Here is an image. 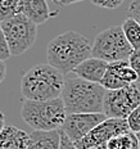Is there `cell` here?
<instances>
[{
	"mask_svg": "<svg viewBox=\"0 0 140 149\" xmlns=\"http://www.w3.org/2000/svg\"><path fill=\"white\" fill-rule=\"evenodd\" d=\"M88 37L76 31H67L52 40L46 49L48 63L63 74L72 72L73 68L91 55Z\"/></svg>",
	"mask_w": 140,
	"mask_h": 149,
	"instance_id": "6da1fadb",
	"label": "cell"
},
{
	"mask_svg": "<svg viewBox=\"0 0 140 149\" xmlns=\"http://www.w3.org/2000/svg\"><path fill=\"white\" fill-rule=\"evenodd\" d=\"M105 90L100 84L89 82L70 72L64 76V86L61 98L67 114L103 113Z\"/></svg>",
	"mask_w": 140,
	"mask_h": 149,
	"instance_id": "7a4b0ae2",
	"label": "cell"
},
{
	"mask_svg": "<svg viewBox=\"0 0 140 149\" xmlns=\"http://www.w3.org/2000/svg\"><path fill=\"white\" fill-rule=\"evenodd\" d=\"M64 74L50 64H36L22 76L21 91L26 100H50L61 98Z\"/></svg>",
	"mask_w": 140,
	"mask_h": 149,
	"instance_id": "3957f363",
	"label": "cell"
},
{
	"mask_svg": "<svg viewBox=\"0 0 140 149\" xmlns=\"http://www.w3.org/2000/svg\"><path fill=\"white\" fill-rule=\"evenodd\" d=\"M21 116L33 130L52 131L62 129L67 112L62 98L50 100H24Z\"/></svg>",
	"mask_w": 140,
	"mask_h": 149,
	"instance_id": "277c9868",
	"label": "cell"
},
{
	"mask_svg": "<svg viewBox=\"0 0 140 149\" xmlns=\"http://www.w3.org/2000/svg\"><path fill=\"white\" fill-rule=\"evenodd\" d=\"M134 52L127 41L121 26H112L102 31L95 37L91 48V55L108 63L117 61H129Z\"/></svg>",
	"mask_w": 140,
	"mask_h": 149,
	"instance_id": "5b68a950",
	"label": "cell"
},
{
	"mask_svg": "<svg viewBox=\"0 0 140 149\" xmlns=\"http://www.w3.org/2000/svg\"><path fill=\"white\" fill-rule=\"evenodd\" d=\"M0 24L4 31L10 55L20 57L35 44L37 24L31 22L23 14L18 13L4 22H0Z\"/></svg>",
	"mask_w": 140,
	"mask_h": 149,
	"instance_id": "8992f818",
	"label": "cell"
},
{
	"mask_svg": "<svg viewBox=\"0 0 140 149\" xmlns=\"http://www.w3.org/2000/svg\"><path fill=\"white\" fill-rule=\"evenodd\" d=\"M140 105V89L136 84L117 90H107L103 102V113L108 118L126 120Z\"/></svg>",
	"mask_w": 140,
	"mask_h": 149,
	"instance_id": "52a82bcc",
	"label": "cell"
},
{
	"mask_svg": "<svg viewBox=\"0 0 140 149\" xmlns=\"http://www.w3.org/2000/svg\"><path fill=\"white\" fill-rule=\"evenodd\" d=\"M130 132L127 121L123 118H105L80 141L75 143L77 149L107 148V143L113 136Z\"/></svg>",
	"mask_w": 140,
	"mask_h": 149,
	"instance_id": "ba28073f",
	"label": "cell"
},
{
	"mask_svg": "<svg viewBox=\"0 0 140 149\" xmlns=\"http://www.w3.org/2000/svg\"><path fill=\"white\" fill-rule=\"evenodd\" d=\"M105 118L104 113H71L67 114L62 130L73 143H77Z\"/></svg>",
	"mask_w": 140,
	"mask_h": 149,
	"instance_id": "9c48e42d",
	"label": "cell"
},
{
	"mask_svg": "<svg viewBox=\"0 0 140 149\" xmlns=\"http://www.w3.org/2000/svg\"><path fill=\"white\" fill-rule=\"evenodd\" d=\"M138 82V76L129 61H117L108 63L100 85L105 90H117Z\"/></svg>",
	"mask_w": 140,
	"mask_h": 149,
	"instance_id": "30bf717a",
	"label": "cell"
},
{
	"mask_svg": "<svg viewBox=\"0 0 140 149\" xmlns=\"http://www.w3.org/2000/svg\"><path fill=\"white\" fill-rule=\"evenodd\" d=\"M18 13L23 14L35 24H42L58 15V12H52L49 9L48 0H20Z\"/></svg>",
	"mask_w": 140,
	"mask_h": 149,
	"instance_id": "8fae6325",
	"label": "cell"
},
{
	"mask_svg": "<svg viewBox=\"0 0 140 149\" xmlns=\"http://www.w3.org/2000/svg\"><path fill=\"white\" fill-rule=\"evenodd\" d=\"M107 67H108V62L99 59V58H95V57H91V58L85 59L77 67H75L72 73H75L80 79L86 80L89 82L100 84L105 71H107Z\"/></svg>",
	"mask_w": 140,
	"mask_h": 149,
	"instance_id": "7c38bea8",
	"label": "cell"
},
{
	"mask_svg": "<svg viewBox=\"0 0 140 149\" xmlns=\"http://www.w3.org/2000/svg\"><path fill=\"white\" fill-rule=\"evenodd\" d=\"M30 134L15 126H5L0 132V149H29Z\"/></svg>",
	"mask_w": 140,
	"mask_h": 149,
	"instance_id": "4fadbf2b",
	"label": "cell"
},
{
	"mask_svg": "<svg viewBox=\"0 0 140 149\" xmlns=\"http://www.w3.org/2000/svg\"><path fill=\"white\" fill-rule=\"evenodd\" d=\"M31 143L35 149H59L61 148V129L52 131L33 130L30 134Z\"/></svg>",
	"mask_w": 140,
	"mask_h": 149,
	"instance_id": "5bb4252c",
	"label": "cell"
},
{
	"mask_svg": "<svg viewBox=\"0 0 140 149\" xmlns=\"http://www.w3.org/2000/svg\"><path fill=\"white\" fill-rule=\"evenodd\" d=\"M127 41L134 50L140 49V23L131 17H127L121 24Z\"/></svg>",
	"mask_w": 140,
	"mask_h": 149,
	"instance_id": "9a60e30c",
	"label": "cell"
},
{
	"mask_svg": "<svg viewBox=\"0 0 140 149\" xmlns=\"http://www.w3.org/2000/svg\"><path fill=\"white\" fill-rule=\"evenodd\" d=\"M138 139L134 132H126L117 136H113L107 143V149H131L135 140Z\"/></svg>",
	"mask_w": 140,
	"mask_h": 149,
	"instance_id": "2e32d148",
	"label": "cell"
},
{
	"mask_svg": "<svg viewBox=\"0 0 140 149\" xmlns=\"http://www.w3.org/2000/svg\"><path fill=\"white\" fill-rule=\"evenodd\" d=\"M20 0H3L0 1V22L9 19L18 14Z\"/></svg>",
	"mask_w": 140,
	"mask_h": 149,
	"instance_id": "e0dca14e",
	"label": "cell"
},
{
	"mask_svg": "<svg viewBox=\"0 0 140 149\" xmlns=\"http://www.w3.org/2000/svg\"><path fill=\"white\" fill-rule=\"evenodd\" d=\"M127 126H129L130 131L134 134H138L140 131V105L136 107L131 113L127 116Z\"/></svg>",
	"mask_w": 140,
	"mask_h": 149,
	"instance_id": "ac0fdd59",
	"label": "cell"
},
{
	"mask_svg": "<svg viewBox=\"0 0 140 149\" xmlns=\"http://www.w3.org/2000/svg\"><path fill=\"white\" fill-rule=\"evenodd\" d=\"M10 57V52H9V46L5 39L4 31L1 29V24H0V61H7Z\"/></svg>",
	"mask_w": 140,
	"mask_h": 149,
	"instance_id": "d6986e66",
	"label": "cell"
},
{
	"mask_svg": "<svg viewBox=\"0 0 140 149\" xmlns=\"http://www.w3.org/2000/svg\"><path fill=\"white\" fill-rule=\"evenodd\" d=\"M94 5L99 8H104V9H116L122 4L125 0H90Z\"/></svg>",
	"mask_w": 140,
	"mask_h": 149,
	"instance_id": "ffe728a7",
	"label": "cell"
},
{
	"mask_svg": "<svg viewBox=\"0 0 140 149\" xmlns=\"http://www.w3.org/2000/svg\"><path fill=\"white\" fill-rule=\"evenodd\" d=\"M129 63L138 76V82H140V49L134 50L129 58Z\"/></svg>",
	"mask_w": 140,
	"mask_h": 149,
	"instance_id": "44dd1931",
	"label": "cell"
},
{
	"mask_svg": "<svg viewBox=\"0 0 140 149\" xmlns=\"http://www.w3.org/2000/svg\"><path fill=\"white\" fill-rule=\"evenodd\" d=\"M127 13H129V17L134 18L140 23V0H132L127 9Z\"/></svg>",
	"mask_w": 140,
	"mask_h": 149,
	"instance_id": "7402d4cb",
	"label": "cell"
},
{
	"mask_svg": "<svg viewBox=\"0 0 140 149\" xmlns=\"http://www.w3.org/2000/svg\"><path fill=\"white\" fill-rule=\"evenodd\" d=\"M59 149H77L75 143L64 134L62 129H61V148Z\"/></svg>",
	"mask_w": 140,
	"mask_h": 149,
	"instance_id": "603a6c76",
	"label": "cell"
},
{
	"mask_svg": "<svg viewBox=\"0 0 140 149\" xmlns=\"http://www.w3.org/2000/svg\"><path fill=\"white\" fill-rule=\"evenodd\" d=\"M5 74H7V67H5L4 61H0V84L4 81Z\"/></svg>",
	"mask_w": 140,
	"mask_h": 149,
	"instance_id": "cb8c5ba5",
	"label": "cell"
},
{
	"mask_svg": "<svg viewBox=\"0 0 140 149\" xmlns=\"http://www.w3.org/2000/svg\"><path fill=\"white\" fill-rule=\"evenodd\" d=\"M80 1H84V0H59V5H71Z\"/></svg>",
	"mask_w": 140,
	"mask_h": 149,
	"instance_id": "d4e9b609",
	"label": "cell"
},
{
	"mask_svg": "<svg viewBox=\"0 0 140 149\" xmlns=\"http://www.w3.org/2000/svg\"><path fill=\"white\" fill-rule=\"evenodd\" d=\"M4 127H5V117H4V114L0 112V132L3 131Z\"/></svg>",
	"mask_w": 140,
	"mask_h": 149,
	"instance_id": "484cf974",
	"label": "cell"
},
{
	"mask_svg": "<svg viewBox=\"0 0 140 149\" xmlns=\"http://www.w3.org/2000/svg\"><path fill=\"white\" fill-rule=\"evenodd\" d=\"M48 1H50V3H54L55 5H57V4L59 5V0H48Z\"/></svg>",
	"mask_w": 140,
	"mask_h": 149,
	"instance_id": "4316f807",
	"label": "cell"
},
{
	"mask_svg": "<svg viewBox=\"0 0 140 149\" xmlns=\"http://www.w3.org/2000/svg\"><path fill=\"white\" fill-rule=\"evenodd\" d=\"M29 149H35V147H33L32 143H30V147H29Z\"/></svg>",
	"mask_w": 140,
	"mask_h": 149,
	"instance_id": "83f0119b",
	"label": "cell"
},
{
	"mask_svg": "<svg viewBox=\"0 0 140 149\" xmlns=\"http://www.w3.org/2000/svg\"><path fill=\"white\" fill-rule=\"evenodd\" d=\"M91 149H107V148H91Z\"/></svg>",
	"mask_w": 140,
	"mask_h": 149,
	"instance_id": "f1b7e54d",
	"label": "cell"
},
{
	"mask_svg": "<svg viewBox=\"0 0 140 149\" xmlns=\"http://www.w3.org/2000/svg\"><path fill=\"white\" fill-rule=\"evenodd\" d=\"M136 135H138V138L140 139V131H139V132H138V134H136Z\"/></svg>",
	"mask_w": 140,
	"mask_h": 149,
	"instance_id": "f546056e",
	"label": "cell"
},
{
	"mask_svg": "<svg viewBox=\"0 0 140 149\" xmlns=\"http://www.w3.org/2000/svg\"><path fill=\"white\" fill-rule=\"evenodd\" d=\"M139 149H140V139H139Z\"/></svg>",
	"mask_w": 140,
	"mask_h": 149,
	"instance_id": "4dcf8cb0",
	"label": "cell"
},
{
	"mask_svg": "<svg viewBox=\"0 0 140 149\" xmlns=\"http://www.w3.org/2000/svg\"><path fill=\"white\" fill-rule=\"evenodd\" d=\"M0 1H3V0H0Z\"/></svg>",
	"mask_w": 140,
	"mask_h": 149,
	"instance_id": "1f68e13d",
	"label": "cell"
}]
</instances>
